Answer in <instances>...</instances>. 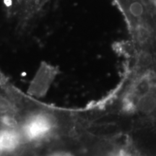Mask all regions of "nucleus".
<instances>
[{
    "label": "nucleus",
    "instance_id": "obj_1",
    "mask_svg": "<svg viewBox=\"0 0 156 156\" xmlns=\"http://www.w3.org/2000/svg\"><path fill=\"white\" fill-rule=\"evenodd\" d=\"M57 129L55 117L44 111L34 112L23 119L20 133L23 140L39 142L52 136Z\"/></svg>",
    "mask_w": 156,
    "mask_h": 156
},
{
    "label": "nucleus",
    "instance_id": "obj_3",
    "mask_svg": "<svg viewBox=\"0 0 156 156\" xmlns=\"http://www.w3.org/2000/svg\"><path fill=\"white\" fill-rule=\"evenodd\" d=\"M112 156H131V155H130L127 152L124 151V150H119V151L115 152L114 153H113Z\"/></svg>",
    "mask_w": 156,
    "mask_h": 156
},
{
    "label": "nucleus",
    "instance_id": "obj_4",
    "mask_svg": "<svg viewBox=\"0 0 156 156\" xmlns=\"http://www.w3.org/2000/svg\"><path fill=\"white\" fill-rule=\"evenodd\" d=\"M51 156H72L69 155V154L67 153H58V154H55V155H53Z\"/></svg>",
    "mask_w": 156,
    "mask_h": 156
},
{
    "label": "nucleus",
    "instance_id": "obj_2",
    "mask_svg": "<svg viewBox=\"0 0 156 156\" xmlns=\"http://www.w3.org/2000/svg\"><path fill=\"white\" fill-rule=\"evenodd\" d=\"M124 11L134 20L142 19L146 13L145 6L142 0H124Z\"/></svg>",
    "mask_w": 156,
    "mask_h": 156
}]
</instances>
